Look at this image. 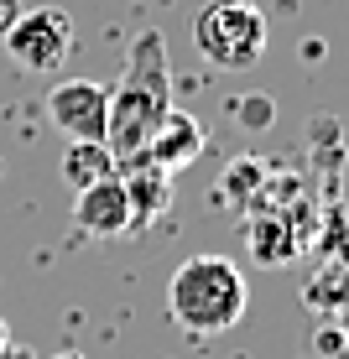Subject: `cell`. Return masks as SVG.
<instances>
[{
  "label": "cell",
  "mask_w": 349,
  "mask_h": 359,
  "mask_svg": "<svg viewBox=\"0 0 349 359\" xmlns=\"http://www.w3.org/2000/svg\"><path fill=\"white\" fill-rule=\"evenodd\" d=\"M6 349H11V328H6V318H0V359H6Z\"/></svg>",
  "instance_id": "12"
},
{
  "label": "cell",
  "mask_w": 349,
  "mask_h": 359,
  "mask_svg": "<svg viewBox=\"0 0 349 359\" xmlns=\"http://www.w3.org/2000/svg\"><path fill=\"white\" fill-rule=\"evenodd\" d=\"M115 156H110V146L105 141H68V151H63V177H68V188L79 193V188H89V182L99 177H115Z\"/></svg>",
  "instance_id": "9"
},
{
  "label": "cell",
  "mask_w": 349,
  "mask_h": 359,
  "mask_svg": "<svg viewBox=\"0 0 349 359\" xmlns=\"http://www.w3.org/2000/svg\"><path fill=\"white\" fill-rule=\"evenodd\" d=\"M120 182H126V193H131V229H146L162 208L172 203V177H167V172H157L152 162L120 167Z\"/></svg>",
  "instance_id": "8"
},
{
  "label": "cell",
  "mask_w": 349,
  "mask_h": 359,
  "mask_svg": "<svg viewBox=\"0 0 349 359\" xmlns=\"http://www.w3.org/2000/svg\"><path fill=\"white\" fill-rule=\"evenodd\" d=\"M193 47L214 68L245 73L266 57V16H261V6H251V0H214L193 21Z\"/></svg>",
  "instance_id": "3"
},
{
  "label": "cell",
  "mask_w": 349,
  "mask_h": 359,
  "mask_svg": "<svg viewBox=\"0 0 349 359\" xmlns=\"http://www.w3.org/2000/svg\"><path fill=\"white\" fill-rule=\"evenodd\" d=\"M16 16H21V0H0V36L16 27Z\"/></svg>",
  "instance_id": "11"
},
{
  "label": "cell",
  "mask_w": 349,
  "mask_h": 359,
  "mask_svg": "<svg viewBox=\"0 0 349 359\" xmlns=\"http://www.w3.org/2000/svg\"><path fill=\"white\" fill-rule=\"evenodd\" d=\"M73 224L99 234V240H115V234L131 229V193H126V182H120V172L73 193Z\"/></svg>",
  "instance_id": "6"
},
{
  "label": "cell",
  "mask_w": 349,
  "mask_h": 359,
  "mask_svg": "<svg viewBox=\"0 0 349 359\" xmlns=\"http://www.w3.org/2000/svg\"><path fill=\"white\" fill-rule=\"evenodd\" d=\"M58 359H84V354H73V349H68V354H58Z\"/></svg>",
  "instance_id": "13"
},
{
  "label": "cell",
  "mask_w": 349,
  "mask_h": 359,
  "mask_svg": "<svg viewBox=\"0 0 349 359\" xmlns=\"http://www.w3.org/2000/svg\"><path fill=\"white\" fill-rule=\"evenodd\" d=\"M47 120L68 141H105L110 130V89L94 79H63L47 89Z\"/></svg>",
  "instance_id": "5"
},
{
  "label": "cell",
  "mask_w": 349,
  "mask_h": 359,
  "mask_svg": "<svg viewBox=\"0 0 349 359\" xmlns=\"http://www.w3.org/2000/svg\"><path fill=\"white\" fill-rule=\"evenodd\" d=\"M204 146H209V135H204V126L188 115V109H167V120L157 126V135H152V146L141 151V162H152L157 172H183V167H193L198 156H204Z\"/></svg>",
  "instance_id": "7"
},
{
  "label": "cell",
  "mask_w": 349,
  "mask_h": 359,
  "mask_svg": "<svg viewBox=\"0 0 349 359\" xmlns=\"http://www.w3.org/2000/svg\"><path fill=\"white\" fill-rule=\"evenodd\" d=\"M167 109H172L167 47H162L157 32H141L131 42V57H126L120 83L110 89V130H105V146H110V156H115V167L141 162V151L152 146V135H157L162 120H167Z\"/></svg>",
  "instance_id": "1"
},
{
  "label": "cell",
  "mask_w": 349,
  "mask_h": 359,
  "mask_svg": "<svg viewBox=\"0 0 349 359\" xmlns=\"http://www.w3.org/2000/svg\"><path fill=\"white\" fill-rule=\"evenodd\" d=\"M0 47H6V57L16 68L47 79V73H58L68 63V53H73V16H68V11H58V6L21 11L16 27L0 36Z\"/></svg>",
  "instance_id": "4"
},
{
  "label": "cell",
  "mask_w": 349,
  "mask_h": 359,
  "mask_svg": "<svg viewBox=\"0 0 349 359\" xmlns=\"http://www.w3.org/2000/svg\"><path fill=\"white\" fill-rule=\"evenodd\" d=\"M245 302H251V287H245L240 266L224 255H188L167 281V313L193 339L230 333L245 318Z\"/></svg>",
  "instance_id": "2"
},
{
  "label": "cell",
  "mask_w": 349,
  "mask_h": 359,
  "mask_svg": "<svg viewBox=\"0 0 349 359\" xmlns=\"http://www.w3.org/2000/svg\"><path fill=\"white\" fill-rule=\"evenodd\" d=\"M240 120H245V130H261L271 120V99H245L240 104Z\"/></svg>",
  "instance_id": "10"
}]
</instances>
